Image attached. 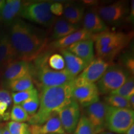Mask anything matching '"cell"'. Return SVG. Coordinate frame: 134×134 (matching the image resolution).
Segmentation results:
<instances>
[{
    "label": "cell",
    "mask_w": 134,
    "mask_h": 134,
    "mask_svg": "<svg viewBox=\"0 0 134 134\" xmlns=\"http://www.w3.org/2000/svg\"><path fill=\"white\" fill-rule=\"evenodd\" d=\"M6 125L11 134H24L29 128V125L25 122L11 121Z\"/></svg>",
    "instance_id": "obj_31"
},
{
    "label": "cell",
    "mask_w": 134,
    "mask_h": 134,
    "mask_svg": "<svg viewBox=\"0 0 134 134\" xmlns=\"http://www.w3.org/2000/svg\"><path fill=\"white\" fill-rule=\"evenodd\" d=\"M21 106L24 109L25 111L29 114V116H31L35 114L37 111L40 105V100L38 96L33 97L26 100V101L21 103Z\"/></svg>",
    "instance_id": "obj_30"
},
{
    "label": "cell",
    "mask_w": 134,
    "mask_h": 134,
    "mask_svg": "<svg viewBox=\"0 0 134 134\" xmlns=\"http://www.w3.org/2000/svg\"><path fill=\"white\" fill-rule=\"evenodd\" d=\"M85 8L81 4L68 3L63 7L64 19L71 24H79L83 19Z\"/></svg>",
    "instance_id": "obj_21"
},
{
    "label": "cell",
    "mask_w": 134,
    "mask_h": 134,
    "mask_svg": "<svg viewBox=\"0 0 134 134\" xmlns=\"http://www.w3.org/2000/svg\"><path fill=\"white\" fill-rule=\"evenodd\" d=\"M134 125V112L132 109L116 108L108 105L105 129L116 134H125Z\"/></svg>",
    "instance_id": "obj_5"
},
{
    "label": "cell",
    "mask_w": 134,
    "mask_h": 134,
    "mask_svg": "<svg viewBox=\"0 0 134 134\" xmlns=\"http://www.w3.org/2000/svg\"><path fill=\"white\" fill-rule=\"evenodd\" d=\"M80 26L76 24H71L62 18L56 19L54 23L52 39L58 40L65 37L79 30Z\"/></svg>",
    "instance_id": "obj_22"
},
{
    "label": "cell",
    "mask_w": 134,
    "mask_h": 134,
    "mask_svg": "<svg viewBox=\"0 0 134 134\" xmlns=\"http://www.w3.org/2000/svg\"><path fill=\"white\" fill-rule=\"evenodd\" d=\"M29 130L31 134H67L61 124L57 112L52 113L43 124L29 125Z\"/></svg>",
    "instance_id": "obj_14"
},
{
    "label": "cell",
    "mask_w": 134,
    "mask_h": 134,
    "mask_svg": "<svg viewBox=\"0 0 134 134\" xmlns=\"http://www.w3.org/2000/svg\"><path fill=\"white\" fill-rule=\"evenodd\" d=\"M104 100L106 104L113 108L132 109L127 99L117 95L109 94L104 97Z\"/></svg>",
    "instance_id": "obj_25"
},
{
    "label": "cell",
    "mask_w": 134,
    "mask_h": 134,
    "mask_svg": "<svg viewBox=\"0 0 134 134\" xmlns=\"http://www.w3.org/2000/svg\"><path fill=\"white\" fill-rule=\"evenodd\" d=\"M98 134H116V133H113V132H107V131H104V132H100V133H98Z\"/></svg>",
    "instance_id": "obj_41"
},
{
    "label": "cell",
    "mask_w": 134,
    "mask_h": 134,
    "mask_svg": "<svg viewBox=\"0 0 134 134\" xmlns=\"http://www.w3.org/2000/svg\"><path fill=\"white\" fill-rule=\"evenodd\" d=\"M24 134H31V132H30V131H29V128H28V130H27V131L26 132V133H25Z\"/></svg>",
    "instance_id": "obj_44"
},
{
    "label": "cell",
    "mask_w": 134,
    "mask_h": 134,
    "mask_svg": "<svg viewBox=\"0 0 134 134\" xmlns=\"http://www.w3.org/2000/svg\"><path fill=\"white\" fill-rule=\"evenodd\" d=\"M10 119L12 121L18 122H25L28 121L30 116L25 111L24 109L21 106V105L14 104L9 113Z\"/></svg>",
    "instance_id": "obj_28"
},
{
    "label": "cell",
    "mask_w": 134,
    "mask_h": 134,
    "mask_svg": "<svg viewBox=\"0 0 134 134\" xmlns=\"http://www.w3.org/2000/svg\"><path fill=\"white\" fill-rule=\"evenodd\" d=\"M130 75L120 65H110L96 84L100 95L109 94L124 84Z\"/></svg>",
    "instance_id": "obj_6"
},
{
    "label": "cell",
    "mask_w": 134,
    "mask_h": 134,
    "mask_svg": "<svg viewBox=\"0 0 134 134\" xmlns=\"http://www.w3.org/2000/svg\"><path fill=\"white\" fill-rule=\"evenodd\" d=\"M49 2L26 3L21 16L24 19L45 27H50L56 21V17L50 12Z\"/></svg>",
    "instance_id": "obj_7"
},
{
    "label": "cell",
    "mask_w": 134,
    "mask_h": 134,
    "mask_svg": "<svg viewBox=\"0 0 134 134\" xmlns=\"http://www.w3.org/2000/svg\"><path fill=\"white\" fill-rule=\"evenodd\" d=\"M127 100H128L129 103V104L130 105V107H131L132 109H133V108H134V94L130 96L129 98H128V99Z\"/></svg>",
    "instance_id": "obj_37"
},
{
    "label": "cell",
    "mask_w": 134,
    "mask_h": 134,
    "mask_svg": "<svg viewBox=\"0 0 134 134\" xmlns=\"http://www.w3.org/2000/svg\"><path fill=\"white\" fill-rule=\"evenodd\" d=\"M0 120H1V117H0Z\"/></svg>",
    "instance_id": "obj_46"
},
{
    "label": "cell",
    "mask_w": 134,
    "mask_h": 134,
    "mask_svg": "<svg viewBox=\"0 0 134 134\" xmlns=\"http://www.w3.org/2000/svg\"><path fill=\"white\" fill-rule=\"evenodd\" d=\"M6 88L13 93L27 91L34 88V81L31 74L26 75L23 78L9 81L4 84Z\"/></svg>",
    "instance_id": "obj_23"
},
{
    "label": "cell",
    "mask_w": 134,
    "mask_h": 134,
    "mask_svg": "<svg viewBox=\"0 0 134 134\" xmlns=\"http://www.w3.org/2000/svg\"><path fill=\"white\" fill-rule=\"evenodd\" d=\"M2 75H3V71L0 70V84L1 83V78H2Z\"/></svg>",
    "instance_id": "obj_43"
},
{
    "label": "cell",
    "mask_w": 134,
    "mask_h": 134,
    "mask_svg": "<svg viewBox=\"0 0 134 134\" xmlns=\"http://www.w3.org/2000/svg\"><path fill=\"white\" fill-rule=\"evenodd\" d=\"M5 3H6V1H4V0H0V13L2 11L3 8H4Z\"/></svg>",
    "instance_id": "obj_38"
},
{
    "label": "cell",
    "mask_w": 134,
    "mask_h": 134,
    "mask_svg": "<svg viewBox=\"0 0 134 134\" xmlns=\"http://www.w3.org/2000/svg\"><path fill=\"white\" fill-rule=\"evenodd\" d=\"M110 94L117 95L128 99L130 96L134 94V78L133 75H130L122 86Z\"/></svg>",
    "instance_id": "obj_24"
},
{
    "label": "cell",
    "mask_w": 134,
    "mask_h": 134,
    "mask_svg": "<svg viewBox=\"0 0 134 134\" xmlns=\"http://www.w3.org/2000/svg\"><path fill=\"white\" fill-rule=\"evenodd\" d=\"M133 36V32L125 34L114 31L93 35L92 39L98 58L109 62L129 46Z\"/></svg>",
    "instance_id": "obj_3"
},
{
    "label": "cell",
    "mask_w": 134,
    "mask_h": 134,
    "mask_svg": "<svg viewBox=\"0 0 134 134\" xmlns=\"http://www.w3.org/2000/svg\"><path fill=\"white\" fill-rule=\"evenodd\" d=\"M134 19V1L132 0L130 3V11L129 12L128 16H127L126 20L127 21L129 22V23H133Z\"/></svg>",
    "instance_id": "obj_35"
},
{
    "label": "cell",
    "mask_w": 134,
    "mask_h": 134,
    "mask_svg": "<svg viewBox=\"0 0 134 134\" xmlns=\"http://www.w3.org/2000/svg\"><path fill=\"white\" fill-rule=\"evenodd\" d=\"M73 86L72 81L61 86L41 88L39 108L35 114L30 116V124H43L52 113L71 103Z\"/></svg>",
    "instance_id": "obj_2"
},
{
    "label": "cell",
    "mask_w": 134,
    "mask_h": 134,
    "mask_svg": "<svg viewBox=\"0 0 134 134\" xmlns=\"http://www.w3.org/2000/svg\"><path fill=\"white\" fill-rule=\"evenodd\" d=\"M59 52L64 58L65 68L75 78H76L88 65L84 60L76 57L66 49H60Z\"/></svg>",
    "instance_id": "obj_20"
},
{
    "label": "cell",
    "mask_w": 134,
    "mask_h": 134,
    "mask_svg": "<svg viewBox=\"0 0 134 134\" xmlns=\"http://www.w3.org/2000/svg\"><path fill=\"white\" fill-rule=\"evenodd\" d=\"M12 102V98L9 91L5 89L0 90V103H4L10 106Z\"/></svg>",
    "instance_id": "obj_34"
},
{
    "label": "cell",
    "mask_w": 134,
    "mask_h": 134,
    "mask_svg": "<svg viewBox=\"0 0 134 134\" xmlns=\"http://www.w3.org/2000/svg\"><path fill=\"white\" fill-rule=\"evenodd\" d=\"M93 36V34L86 30L81 29L69 36L52 42L50 44V48L52 49H66L70 46L78 42L91 39Z\"/></svg>",
    "instance_id": "obj_18"
},
{
    "label": "cell",
    "mask_w": 134,
    "mask_h": 134,
    "mask_svg": "<svg viewBox=\"0 0 134 134\" xmlns=\"http://www.w3.org/2000/svg\"><path fill=\"white\" fill-rule=\"evenodd\" d=\"M9 107V106L7 104L4 103H0V117H1V119L6 113V111H7Z\"/></svg>",
    "instance_id": "obj_36"
},
{
    "label": "cell",
    "mask_w": 134,
    "mask_h": 134,
    "mask_svg": "<svg viewBox=\"0 0 134 134\" xmlns=\"http://www.w3.org/2000/svg\"><path fill=\"white\" fill-rule=\"evenodd\" d=\"M50 134H56V133H50Z\"/></svg>",
    "instance_id": "obj_45"
},
{
    "label": "cell",
    "mask_w": 134,
    "mask_h": 134,
    "mask_svg": "<svg viewBox=\"0 0 134 134\" xmlns=\"http://www.w3.org/2000/svg\"><path fill=\"white\" fill-rule=\"evenodd\" d=\"M4 125V124H0V134H2Z\"/></svg>",
    "instance_id": "obj_42"
},
{
    "label": "cell",
    "mask_w": 134,
    "mask_h": 134,
    "mask_svg": "<svg viewBox=\"0 0 134 134\" xmlns=\"http://www.w3.org/2000/svg\"><path fill=\"white\" fill-rule=\"evenodd\" d=\"M47 64L52 69L60 71L65 69V63L64 58L60 53H53L48 58Z\"/></svg>",
    "instance_id": "obj_29"
},
{
    "label": "cell",
    "mask_w": 134,
    "mask_h": 134,
    "mask_svg": "<svg viewBox=\"0 0 134 134\" xmlns=\"http://www.w3.org/2000/svg\"><path fill=\"white\" fill-rule=\"evenodd\" d=\"M122 66L130 75L133 76L134 74V58L131 54L125 55L122 58Z\"/></svg>",
    "instance_id": "obj_32"
},
{
    "label": "cell",
    "mask_w": 134,
    "mask_h": 134,
    "mask_svg": "<svg viewBox=\"0 0 134 134\" xmlns=\"http://www.w3.org/2000/svg\"><path fill=\"white\" fill-rule=\"evenodd\" d=\"M8 34L19 60L31 63L42 53L47 44V37L43 30L20 19L13 22Z\"/></svg>",
    "instance_id": "obj_1"
},
{
    "label": "cell",
    "mask_w": 134,
    "mask_h": 134,
    "mask_svg": "<svg viewBox=\"0 0 134 134\" xmlns=\"http://www.w3.org/2000/svg\"><path fill=\"white\" fill-rule=\"evenodd\" d=\"M73 134H97L88 119L85 115L80 117L77 126L75 129Z\"/></svg>",
    "instance_id": "obj_26"
},
{
    "label": "cell",
    "mask_w": 134,
    "mask_h": 134,
    "mask_svg": "<svg viewBox=\"0 0 134 134\" xmlns=\"http://www.w3.org/2000/svg\"><path fill=\"white\" fill-rule=\"evenodd\" d=\"M99 96L95 83L73 86L72 91V99L83 108H86L99 101Z\"/></svg>",
    "instance_id": "obj_11"
},
{
    "label": "cell",
    "mask_w": 134,
    "mask_h": 134,
    "mask_svg": "<svg viewBox=\"0 0 134 134\" xmlns=\"http://www.w3.org/2000/svg\"><path fill=\"white\" fill-rule=\"evenodd\" d=\"M66 49L89 64L94 58L93 39L79 41L70 46Z\"/></svg>",
    "instance_id": "obj_17"
},
{
    "label": "cell",
    "mask_w": 134,
    "mask_h": 134,
    "mask_svg": "<svg viewBox=\"0 0 134 134\" xmlns=\"http://www.w3.org/2000/svg\"><path fill=\"white\" fill-rule=\"evenodd\" d=\"M49 54L42 53L32 65L31 76L34 81L37 82L40 88H50L70 83L75 80L65 69L57 71L50 68L47 64Z\"/></svg>",
    "instance_id": "obj_4"
},
{
    "label": "cell",
    "mask_w": 134,
    "mask_h": 134,
    "mask_svg": "<svg viewBox=\"0 0 134 134\" xmlns=\"http://www.w3.org/2000/svg\"><path fill=\"white\" fill-rule=\"evenodd\" d=\"M125 134H134V125L130 127V128L127 130Z\"/></svg>",
    "instance_id": "obj_40"
},
{
    "label": "cell",
    "mask_w": 134,
    "mask_h": 134,
    "mask_svg": "<svg viewBox=\"0 0 134 134\" xmlns=\"http://www.w3.org/2000/svg\"><path fill=\"white\" fill-rule=\"evenodd\" d=\"M57 113L66 133H73L81 117V110L78 104L72 100Z\"/></svg>",
    "instance_id": "obj_10"
},
{
    "label": "cell",
    "mask_w": 134,
    "mask_h": 134,
    "mask_svg": "<svg viewBox=\"0 0 134 134\" xmlns=\"http://www.w3.org/2000/svg\"><path fill=\"white\" fill-rule=\"evenodd\" d=\"M129 12L127 1H119L106 6H100L98 14L105 23L117 24L126 19Z\"/></svg>",
    "instance_id": "obj_9"
},
{
    "label": "cell",
    "mask_w": 134,
    "mask_h": 134,
    "mask_svg": "<svg viewBox=\"0 0 134 134\" xmlns=\"http://www.w3.org/2000/svg\"><path fill=\"white\" fill-rule=\"evenodd\" d=\"M26 3L21 0H8L0 13V19L7 24L11 25L16 17L21 16Z\"/></svg>",
    "instance_id": "obj_19"
},
{
    "label": "cell",
    "mask_w": 134,
    "mask_h": 134,
    "mask_svg": "<svg viewBox=\"0 0 134 134\" xmlns=\"http://www.w3.org/2000/svg\"><path fill=\"white\" fill-rule=\"evenodd\" d=\"M2 134H11V133H10V132H9V130H8L6 124H4V127H3Z\"/></svg>",
    "instance_id": "obj_39"
},
{
    "label": "cell",
    "mask_w": 134,
    "mask_h": 134,
    "mask_svg": "<svg viewBox=\"0 0 134 134\" xmlns=\"http://www.w3.org/2000/svg\"><path fill=\"white\" fill-rule=\"evenodd\" d=\"M18 60L8 33L0 32V70L3 71L10 63Z\"/></svg>",
    "instance_id": "obj_15"
},
{
    "label": "cell",
    "mask_w": 134,
    "mask_h": 134,
    "mask_svg": "<svg viewBox=\"0 0 134 134\" xmlns=\"http://www.w3.org/2000/svg\"><path fill=\"white\" fill-rule=\"evenodd\" d=\"M32 64L23 60H15L11 63L3 71L4 84L8 82L26 76L31 74Z\"/></svg>",
    "instance_id": "obj_13"
},
{
    "label": "cell",
    "mask_w": 134,
    "mask_h": 134,
    "mask_svg": "<svg viewBox=\"0 0 134 134\" xmlns=\"http://www.w3.org/2000/svg\"><path fill=\"white\" fill-rule=\"evenodd\" d=\"M83 29L93 35L108 31L109 28L104 21L100 18L97 11L90 10L84 14Z\"/></svg>",
    "instance_id": "obj_16"
},
{
    "label": "cell",
    "mask_w": 134,
    "mask_h": 134,
    "mask_svg": "<svg viewBox=\"0 0 134 134\" xmlns=\"http://www.w3.org/2000/svg\"><path fill=\"white\" fill-rule=\"evenodd\" d=\"M110 65V62L102 58H94L81 73L75 78L73 85L78 86L98 81Z\"/></svg>",
    "instance_id": "obj_8"
},
{
    "label": "cell",
    "mask_w": 134,
    "mask_h": 134,
    "mask_svg": "<svg viewBox=\"0 0 134 134\" xmlns=\"http://www.w3.org/2000/svg\"><path fill=\"white\" fill-rule=\"evenodd\" d=\"M37 96H38V91L35 88L27 91L16 92L11 94L13 102L14 103V104L16 105H20L26 100Z\"/></svg>",
    "instance_id": "obj_27"
},
{
    "label": "cell",
    "mask_w": 134,
    "mask_h": 134,
    "mask_svg": "<svg viewBox=\"0 0 134 134\" xmlns=\"http://www.w3.org/2000/svg\"><path fill=\"white\" fill-rule=\"evenodd\" d=\"M85 114L94 128L97 134L105 131V117H106L108 104L104 102L99 100L85 108Z\"/></svg>",
    "instance_id": "obj_12"
},
{
    "label": "cell",
    "mask_w": 134,
    "mask_h": 134,
    "mask_svg": "<svg viewBox=\"0 0 134 134\" xmlns=\"http://www.w3.org/2000/svg\"><path fill=\"white\" fill-rule=\"evenodd\" d=\"M50 10L54 16H61L63 13V6L60 3H53L50 5Z\"/></svg>",
    "instance_id": "obj_33"
}]
</instances>
